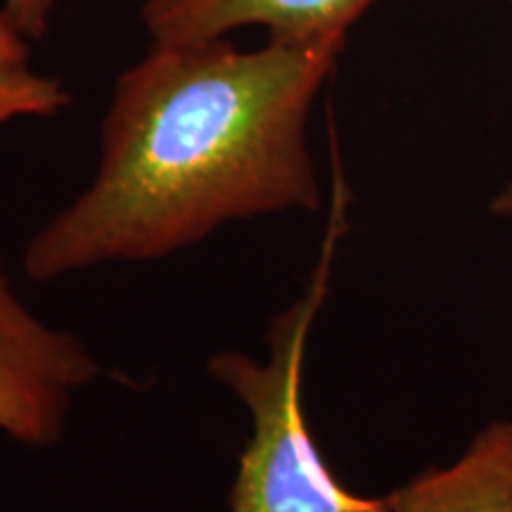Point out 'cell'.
I'll return each mask as SVG.
<instances>
[{
  "mask_svg": "<svg viewBox=\"0 0 512 512\" xmlns=\"http://www.w3.org/2000/svg\"><path fill=\"white\" fill-rule=\"evenodd\" d=\"M29 64V43L22 31L0 12V72L24 69Z\"/></svg>",
  "mask_w": 512,
  "mask_h": 512,
  "instance_id": "cell-8",
  "label": "cell"
},
{
  "mask_svg": "<svg viewBox=\"0 0 512 512\" xmlns=\"http://www.w3.org/2000/svg\"><path fill=\"white\" fill-rule=\"evenodd\" d=\"M347 38L152 43L119 76L93 183L24 249L38 283L147 261L223 223L320 207L306 124Z\"/></svg>",
  "mask_w": 512,
  "mask_h": 512,
  "instance_id": "cell-1",
  "label": "cell"
},
{
  "mask_svg": "<svg viewBox=\"0 0 512 512\" xmlns=\"http://www.w3.org/2000/svg\"><path fill=\"white\" fill-rule=\"evenodd\" d=\"M72 102L60 79L29 67L0 72V124L17 117H53Z\"/></svg>",
  "mask_w": 512,
  "mask_h": 512,
  "instance_id": "cell-6",
  "label": "cell"
},
{
  "mask_svg": "<svg viewBox=\"0 0 512 512\" xmlns=\"http://www.w3.org/2000/svg\"><path fill=\"white\" fill-rule=\"evenodd\" d=\"M377 0H145L152 43H202L242 27L268 38H347L351 24Z\"/></svg>",
  "mask_w": 512,
  "mask_h": 512,
  "instance_id": "cell-4",
  "label": "cell"
},
{
  "mask_svg": "<svg viewBox=\"0 0 512 512\" xmlns=\"http://www.w3.org/2000/svg\"><path fill=\"white\" fill-rule=\"evenodd\" d=\"M53 10L55 0H5L3 15L27 38H43Z\"/></svg>",
  "mask_w": 512,
  "mask_h": 512,
  "instance_id": "cell-7",
  "label": "cell"
},
{
  "mask_svg": "<svg viewBox=\"0 0 512 512\" xmlns=\"http://www.w3.org/2000/svg\"><path fill=\"white\" fill-rule=\"evenodd\" d=\"M98 373L79 339L43 325L22 304L0 259V432L24 446L55 444L72 394Z\"/></svg>",
  "mask_w": 512,
  "mask_h": 512,
  "instance_id": "cell-3",
  "label": "cell"
},
{
  "mask_svg": "<svg viewBox=\"0 0 512 512\" xmlns=\"http://www.w3.org/2000/svg\"><path fill=\"white\" fill-rule=\"evenodd\" d=\"M491 214L512 216V183L505 185V188L498 192L494 200H491Z\"/></svg>",
  "mask_w": 512,
  "mask_h": 512,
  "instance_id": "cell-9",
  "label": "cell"
},
{
  "mask_svg": "<svg viewBox=\"0 0 512 512\" xmlns=\"http://www.w3.org/2000/svg\"><path fill=\"white\" fill-rule=\"evenodd\" d=\"M347 192L337 188L318 266L302 297L273 318L268 330L271 356L226 351L209 361V373L252 413V439L240 456L230 489V512H394L389 498L351 494L332 475L306 425L302 375L306 339L328 297L332 261L344 233Z\"/></svg>",
  "mask_w": 512,
  "mask_h": 512,
  "instance_id": "cell-2",
  "label": "cell"
},
{
  "mask_svg": "<svg viewBox=\"0 0 512 512\" xmlns=\"http://www.w3.org/2000/svg\"><path fill=\"white\" fill-rule=\"evenodd\" d=\"M508 3H510V8H512V0H508Z\"/></svg>",
  "mask_w": 512,
  "mask_h": 512,
  "instance_id": "cell-10",
  "label": "cell"
},
{
  "mask_svg": "<svg viewBox=\"0 0 512 512\" xmlns=\"http://www.w3.org/2000/svg\"><path fill=\"white\" fill-rule=\"evenodd\" d=\"M394 512H512V422H489L451 465L389 494Z\"/></svg>",
  "mask_w": 512,
  "mask_h": 512,
  "instance_id": "cell-5",
  "label": "cell"
}]
</instances>
